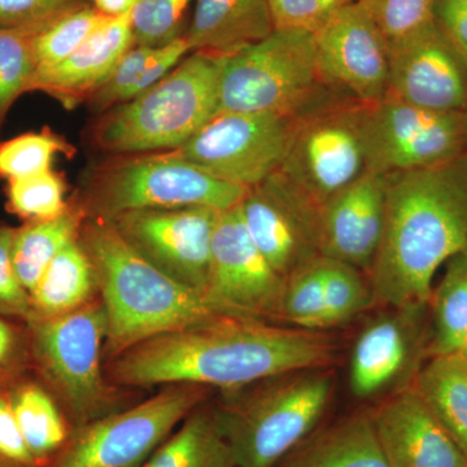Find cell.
<instances>
[{
    "label": "cell",
    "mask_w": 467,
    "mask_h": 467,
    "mask_svg": "<svg viewBox=\"0 0 467 467\" xmlns=\"http://www.w3.org/2000/svg\"><path fill=\"white\" fill-rule=\"evenodd\" d=\"M333 359V344L318 331L223 315L135 344L109 359L106 374L116 387L193 384L223 392Z\"/></svg>",
    "instance_id": "cell-1"
},
{
    "label": "cell",
    "mask_w": 467,
    "mask_h": 467,
    "mask_svg": "<svg viewBox=\"0 0 467 467\" xmlns=\"http://www.w3.org/2000/svg\"><path fill=\"white\" fill-rule=\"evenodd\" d=\"M467 251V153L389 175L386 223L368 273L374 306L427 304L438 270Z\"/></svg>",
    "instance_id": "cell-2"
},
{
    "label": "cell",
    "mask_w": 467,
    "mask_h": 467,
    "mask_svg": "<svg viewBox=\"0 0 467 467\" xmlns=\"http://www.w3.org/2000/svg\"><path fill=\"white\" fill-rule=\"evenodd\" d=\"M79 242L97 270L109 359L150 337L225 315L202 292L150 265L112 223L86 218Z\"/></svg>",
    "instance_id": "cell-3"
},
{
    "label": "cell",
    "mask_w": 467,
    "mask_h": 467,
    "mask_svg": "<svg viewBox=\"0 0 467 467\" xmlns=\"http://www.w3.org/2000/svg\"><path fill=\"white\" fill-rule=\"evenodd\" d=\"M334 389L333 370L321 367L223 391L212 409L236 467H275L317 430Z\"/></svg>",
    "instance_id": "cell-4"
},
{
    "label": "cell",
    "mask_w": 467,
    "mask_h": 467,
    "mask_svg": "<svg viewBox=\"0 0 467 467\" xmlns=\"http://www.w3.org/2000/svg\"><path fill=\"white\" fill-rule=\"evenodd\" d=\"M349 100L326 84L315 34L275 30L263 41L220 57L218 113L306 119Z\"/></svg>",
    "instance_id": "cell-5"
},
{
    "label": "cell",
    "mask_w": 467,
    "mask_h": 467,
    "mask_svg": "<svg viewBox=\"0 0 467 467\" xmlns=\"http://www.w3.org/2000/svg\"><path fill=\"white\" fill-rule=\"evenodd\" d=\"M218 70L220 57L190 52L149 91L101 117L94 143L116 155L180 149L218 113Z\"/></svg>",
    "instance_id": "cell-6"
},
{
    "label": "cell",
    "mask_w": 467,
    "mask_h": 467,
    "mask_svg": "<svg viewBox=\"0 0 467 467\" xmlns=\"http://www.w3.org/2000/svg\"><path fill=\"white\" fill-rule=\"evenodd\" d=\"M26 327L32 367L72 429L125 408L103 367L107 316L99 296L67 315L30 317Z\"/></svg>",
    "instance_id": "cell-7"
},
{
    "label": "cell",
    "mask_w": 467,
    "mask_h": 467,
    "mask_svg": "<svg viewBox=\"0 0 467 467\" xmlns=\"http://www.w3.org/2000/svg\"><path fill=\"white\" fill-rule=\"evenodd\" d=\"M247 189L218 180L168 152L128 155L92 169L78 202L86 218L112 221L133 211L209 207L227 211Z\"/></svg>",
    "instance_id": "cell-8"
},
{
    "label": "cell",
    "mask_w": 467,
    "mask_h": 467,
    "mask_svg": "<svg viewBox=\"0 0 467 467\" xmlns=\"http://www.w3.org/2000/svg\"><path fill=\"white\" fill-rule=\"evenodd\" d=\"M211 389L167 386L140 404L77 427L45 467H142Z\"/></svg>",
    "instance_id": "cell-9"
},
{
    "label": "cell",
    "mask_w": 467,
    "mask_h": 467,
    "mask_svg": "<svg viewBox=\"0 0 467 467\" xmlns=\"http://www.w3.org/2000/svg\"><path fill=\"white\" fill-rule=\"evenodd\" d=\"M362 133L368 171H420L466 155L467 112H436L384 98L362 107Z\"/></svg>",
    "instance_id": "cell-10"
},
{
    "label": "cell",
    "mask_w": 467,
    "mask_h": 467,
    "mask_svg": "<svg viewBox=\"0 0 467 467\" xmlns=\"http://www.w3.org/2000/svg\"><path fill=\"white\" fill-rule=\"evenodd\" d=\"M301 119L217 113L189 142L171 152L218 180L248 190L282 168Z\"/></svg>",
    "instance_id": "cell-11"
},
{
    "label": "cell",
    "mask_w": 467,
    "mask_h": 467,
    "mask_svg": "<svg viewBox=\"0 0 467 467\" xmlns=\"http://www.w3.org/2000/svg\"><path fill=\"white\" fill-rule=\"evenodd\" d=\"M362 107L343 100L301 119L279 171L316 204L368 171Z\"/></svg>",
    "instance_id": "cell-12"
},
{
    "label": "cell",
    "mask_w": 467,
    "mask_h": 467,
    "mask_svg": "<svg viewBox=\"0 0 467 467\" xmlns=\"http://www.w3.org/2000/svg\"><path fill=\"white\" fill-rule=\"evenodd\" d=\"M356 337L348 382L359 400L382 401L410 389L430 359L429 303L387 306Z\"/></svg>",
    "instance_id": "cell-13"
},
{
    "label": "cell",
    "mask_w": 467,
    "mask_h": 467,
    "mask_svg": "<svg viewBox=\"0 0 467 467\" xmlns=\"http://www.w3.org/2000/svg\"><path fill=\"white\" fill-rule=\"evenodd\" d=\"M285 282L252 241L239 204L221 212L212 241L208 300L225 315L279 324Z\"/></svg>",
    "instance_id": "cell-14"
},
{
    "label": "cell",
    "mask_w": 467,
    "mask_h": 467,
    "mask_svg": "<svg viewBox=\"0 0 467 467\" xmlns=\"http://www.w3.org/2000/svg\"><path fill=\"white\" fill-rule=\"evenodd\" d=\"M221 212L209 207L144 209L107 223L150 265L205 295Z\"/></svg>",
    "instance_id": "cell-15"
},
{
    "label": "cell",
    "mask_w": 467,
    "mask_h": 467,
    "mask_svg": "<svg viewBox=\"0 0 467 467\" xmlns=\"http://www.w3.org/2000/svg\"><path fill=\"white\" fill-rule=\"evenodd\" d=\"M239 211L252 241L284 278L322 256L321 205L281 171L248 189Z\"/></svg>",
    "instance_id": "cell-16"
},
{
    "label": "cell",
    "mask_w": 467,
    "mask_h": 467,
    "mask_svg": "<svg viewBox=\"0 0 467 467\" xmlns=\"http://www.w3.org/2000/svg\"><path fill=\"white\" fill-rule=\"evenodd\" d=\"M391 98L436 112H467V57L436 21L389 43Z\"/></svg>",
    "instance_id": "cell-17"
},
{
    "label": "cell",
    "mask_w": 467,
    "mask_h": 467,
    "mask_svg": "<svg viewBox=\"0 0 467 467\" xmlns=\"http://www.w3.org/2000/svg\"><path fill=\"white\" fill-rule=\"evenodd\" d=\"M326 84L361 104L383 100L389 91V43L358 2L340 9L315 33Z\"/></svg>",
    "instance_id": "cell-18"
},
{
    "label": "cell",
    "mask_w": 467,
    "mask_h": 467,
    "mask_svg": "<svg viewBox=\"0 0 467 467\" xmlns=\"http://www.w3.org/2000/svg\"><path fill=\"white\" fill-rule=\"evenodd\" d=\"M389 175L367 171L321 205L322 256L370 272L386 223Z\"/></svg>",
    "instance_id": "cell-19"
},
{
    "label": "cell",
    "mask_w": 467,
    "mask_h": 467,
    "mask_svg": "<svg viewBox=\"0 0 467 467\" xmlns=\"http://www.w3.org/2000/svg\"><path fill=\"white\" fill-rule=\"evenodd\" d=\"M370 416L389 467H467L466 454L414 387L384 399Z\"/></svg>",
    "instance_id": "cell-20"
},
{
    "label": "cell",
    "mask_w": 467,
    "mask_h": 467,
    "mask_svg": "<svg viewBox=\"0 0 467 467\" xmlns=\"http://www.w3.org/2000/svg\"><path fill=\"white\" fill-rule=\"evenodd\" d=\"M133 46L130 14L109 18L66 60L36 70L30 92H45L67 109H75L103 85L119 58Z\"/></svg>",
    "instance_id": "cell-21"
},
{
    "label": "cell",
    "mask_w": 467,
    "mask_h": 467,
    "mask_svg": "<svg viewBox=\"0 0 467 467\" xmlns=\"http://www.w3.org/2000/svg\"><path fill=\"white\" fill-rule=\"evenodd\" d=\"M269 0H195L184 38L192 52L223 57L275 32Z\"/></svg>",
    "instance_id": "cell-22"
},
{
    "label": "cell",
    "mask_w": 467,
    "mask_h": 467,
    "mask_svg": "<svg viewBox=\"0 0 467 467\" xmlns=\"http://www.w3.org/2000/svg\"><path fill=\"white\" fill-rule=\"evenodd\" d=\"M275 467H389L370 411L317 429Z\"/></svg>",
    "instance_id": "cell-23"
},
{
    "label": "cell",
    "mask_w": 467,
    "mask_h": 467,
    "mask_svg": "<svg viewBox=\"0 0 467 467\" xmlns=\"http://www.w3.org/2000/svg\"><path fill=\"white\" fill-rule=\"evenodd\" d=\"M98 296L97 270L78 238L58 252L30 292V317L67 315Z\"/></svg>",
    "instance_id": "cell-24"
},
{
    "label": "cell",
    "mask_w": 467,
    "mask_h": 467,
    "mask_svg": "<svg viewBox=\"0 0 467 467\" xmlns=\"http://www.w3.org/2000/svg\"><path fill=\"white\" fill-rule=\"evenodd\" d=\"M192 52L187 39L162 47L133 46L113 67L109 78L86 103L95 112H106L149 91Z\"/></svg>",
    "instance_id": "cell-25"
},
{
    "label": "cell",
    "mask_w": 467,
    "mask_h": 467,
    "mask_svg": "<svg viewBox=\"0 0 467 467\" xmlns=\"http://www.w3.org/2000/svg\"><path fill=\"white\" fill-rule=\"evenodd\" d=\"M7 393L30 453L45 467L69 439V420L41 380L23 378Z\"/></svg>",
    "instance_id": "cell-26"
},
{
    "label": "cell",
    "mask_w": 467,
    "mask_h": 467,
    "mask_svg": "<svg viewBox=\"0 0 467 467\" xmlns=\"http://www.w3.org/2000/svg\"><path fill=\"white\" fill-rule=\"evenodd\" d=\"M85 220L84 208L77 199L60 216L15 227L12 257L18 279L29 294L58 252L79 238Z\"/></svg>",
    "instance_id": "cell-27"
},
{
    "label": "cell",
    "mask_w": 467,
    "mask_h": 467,
    "mask_svg": "<svg viewBox=\"0 0 467 467\" xmlns=\"http://www.w3.org/2000/svg\"><path fill=\"white\" fill-rule=\"evenodd\" d=\"M205 402L184 418L142 467H236L213 409Z\"/></svg>",
    "instance_id": "cell-28"
},
{
    "label": "cell",
    "mask_w": 467,
    "mask_h": 467,
    "mask_svg": "<svg viewBox=\"0 0 467 467\" xmlns=\"http://www.w3.org/2000/svg\"><path fill=\"white\" fill-rule=\"evenodd\" d=\"M414 389L467 456V362L459 353L435 356L418 374Z\"/></svg>",
    "instance_id": "cell-29"
},
{
    "label": "cell",
    "mask_w": 467,
    "mask_h": 467,
    "mask_svg": "<svg viewBox=\"0 0 467 467\" xmlns=\"http://www.w3.org/2000/svg\"><path fill=\"white\" fill-rule=\"evenodd\" d=\"M430 358L459 352L467 337V251L445 264L429 300Z\"/></svg>",
    "instance_id": "cell-30"
},
{
    "label": "cell",
    "mask_w": 467,
    "mask_h": 467,
    "mask_svg": "<svg viewBox=\"0 0 467 467\" xmlns=\"http://www.w3.org/2000/svg\"><path fill=\"white\" fill-rule=\"evenodd\" d=\"M109 18L86 5L32 33L36 70L48 69L66 60Z\"/></svg>",
    "instance_id": "cell-31"
},
{
    "label": "cell",
    "mask_w": 467,
    "mask_h": 467,
    "mask_svg": "<svg viewBox=\"0 0 467 467\" xmlns=\"http://www.w3.org/2000/svg\"><path fill=\"white\" fill-rule=\"evenodd\" d=\"M281 324L309 331L327 328L324 256L310 261L285 282Z\"/></svg>",
    "instance_id": "cell-32"
},
{
    "label": "cell",
    "mask_w": 467,
    "mask_h": 467,
    "mask_svg": "<svg viewBox=\"0 0 467 467\" xmlns=\"http://www.w3.org/2000/svg\"><path fill=\"white\" fill-rule=\"evenodd\" d=\"M72 158L75 149L50 128L0 143V180H15L51 171L57 155Z\"/></svg>",
    "instance_id": "cell-33"
},
{
    "label": "cell",
    "mask_w": 467,
    "mask_h": 467,
    "mask_svg": "<svg viewBox=\"0 0 467 467\" xmlns=\"http://www.w3.org/2000/svg\"><path fill=\"white\" fill-rule=\"evenodd\" d=\"M67 184L63 175L47 171L7 181L5 198L8 212L24 223L51 220L69 207L66 199Z\"/></svg>",
    "instance_id": "cell-34"
},
{
    "label": "cell",
    "mask_w": 467,
    "mask_h": 467,
    "mask_svg": "<svg viewBox=\"0 0 467 467\" xmlns=\"http://www.w3.org/2000/svg\"><path fill=\"white\" fill-rule=\"evenodd\" d=\"M324 265L327 328L347 324L374 306L370 282L362 270L326 256Z\"/></svg>",
    "instance_id": "cell-35"
},
{
    "label": "cell",
    "mask_w": 467,
    "mask_h": 467,
    "mask_svg": "<svg viewBox=\"0 0 467 467\" xmlns=\"http://www.w3.org/2000/svg\"><path fill=\"white\" fill-rule=\"evenodd\" d=\"M36 70L32 33L0 29V133L15 101L30 92Z\"/></svg>",
    "instance_id": "cell-36"
},
{
    "label": "cell",
    "mask_w": 467,
    "mask_h": 467,
    "mask_svg": "<svg viewBox=\"0 0 467 467\" xmlns=\"http://www.w3.org/2000/svg\"><path fill=\"white\" fill-rule=\"evenodd\" d=\"M192 0H138L130 12L134 46L162 47L184 36V17Z\"/></svg>",
    "instance_id": "cell-37"
},
{
    "label": "cell",
    "mask_w": 467,
    "mask_h": 467,
    "mask_svg": "<svg viewBox=\"0 0 467 467\" xmlns=\"http://www.w3.org/2000/svg\"><path fill=\"white\" fill-rule=\"evenodd\" d=\"M387 43L400 41L435 20L436 0H358Z\"/></svg>",
    "instance_id": "cell-38"
},
{
    "label": "cell",
    "mask_w": 467,
    "mask_h": 467,
    "mask_svg": "<svg viewBox=\"0 0 467 467\" xmlns=\"http://www.w3.org/2000/svg\"><path fill=\"white\" fill-rule=\"evenodd\" d=\"M358 0H269L276 30L315 34L340 9Z\"/></svg>",
    "instance_id": "cell-39"
},
{
    "label": "cell",
    "mask_w": 467,
    "mask_h": 467,
    "mask_svg": "<svg viewBox=\"0 0 467 467\" xmlns=\"http://www.w3.org/2000/svg\"><path fill=\"white\" fill-rule=\"evenodd\" d=\"M84 5L86 0H0V29L34 33Z\"/></svg>",
    "instance_id": "cell-40"
},
{
    "label": "cell",
    "mask_w": 467,
    "mask_h": 467,
    "mask_svg": "<svg viewBox=\"0 0 467 467\" xmlns=\"http://www.w3.org/2000/svg\"><path fill=\"white\" fill-rule=\"evenodd\" d=\"M15 227L0 223V316L26 324L32 316L30 294L21 284L12 257Z\"/></svg>",
    "instance_id": "cell-41"
},
{
    "label": "cell",
    "mask_w": 467,
    "mask_h": 467,
    "mask_svg": "<svg viewBox=\"0 0 467 467\" xmlns=\"http://www.w3.org/2000/svg\"><path fill=\"white\" fill-rule=\"evenodd\" d=\"M11 319L0 316V389L5 391L33 368L26 324L20 327Z\"/></svg>",
    "instance_id": "cell-42"
},
{
    "label": "cell",
    "mask_w": 467,
    "mask_h": 467,
    "mask_svg": "<svg viewBox=\"0 0 467 467\" xmlns=\"http://www.w3.org/2000/svg\"><path fill=\"white\" fill-rule=\"evenodd\" d=\"M0 467H41L24 441L5 389H0Z\"/></svg>",
    "instance_id": "cell-43"
},
{
    "label": "cell",
    "mask_w": 467,
    "mask_h": 467,
    "mask_svg": "<svg viewBox=\"0 0 467 467\" xmlns=\"http://www.w3.org/2000/svg\"><path fill=\"white\" fill-rule=\"evenodd\" d=\"M435 21L467 57V0H436Z\"/></svg>",
    "instance_id": "cell-44"
},
{
    "label": "cell",
    "mask_w": 467,
    "mask_h": 467,
    "mask_svg": "<svg viewBox=\"0 0 467 467\" xmlns=\"http://www.w3.org/2000/svg\"><path fill=\"white\" fill-rule=\"evenodd\" d=\"M92 7L107 17H121L130 14L138 0H91Z\"/></svg>",
    "instance_id": "cell-45"
},
{
    "label": "cell",
    "mask_w": 467,
    "mask_h": 467,
    "mask_svg": "<svg viewBox=\"0 0 467 467\" xmlns=\"http://www.w3.org/2000/svg\"><path fill=\"white\" fill-rule=\"evenodd\" d=\"M457 353H459L461 358L465 359V361L467 362V337H466L465 342H463V344H462V347H461L459 352H457Z\"/></svg>",
    "instance_id": "cell-46"
}]
</instances>
